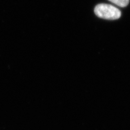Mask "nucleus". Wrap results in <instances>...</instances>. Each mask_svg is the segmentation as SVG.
I'll return each instance as SVG.
<instances>
[{
    "instance_id": "1",
    "label": "nucleus",
    "mask_w": 130,
    "mask_h": 130,
    "mask_svg": "<svg viewBox=\"0 0 130 130\" xmlns=\"http://www.w3.org/2000/svg\"><path fill=\"white\" fill-rule=\"evenodd\" d=\"M95 15L100 18L106 20H117L120 18L121 13L117 8L108 4H99L94 9Z\"/></svg>"
},
{
    "instance_id": "2",
    "label": "nucleus",
    "mask_w": 130,
    "mask_h": 130,
    "mask_svg": "<svg viewBox=\"0 0 130 130\" xmlns=\"http://www.w3.org/2000/svg\"><path fill=\"white\" fill-rule=\"evenodd\" d=\"M116 5L120 7H126L129 3V0H108Z\"/></svg>"
}]
</instances>
